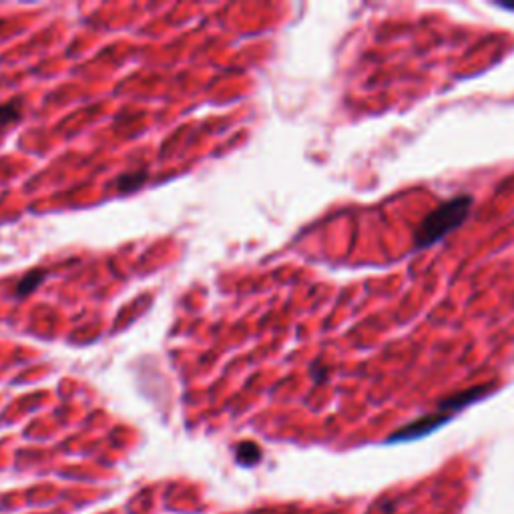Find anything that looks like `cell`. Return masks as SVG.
<instances>
[{
    "label": "cell",
    "mask_w": 514,
    "mask_h": 514,
    "mask_svg": "<svg viewBox=\"0 0 514 514\" xmlns=\"http://www.w3.org/2000/svg\"><path fill=\"white\" fill-rule=\"evenodd\" d=\"M470 207H472V197L460 195V197L442 203L432 213H428L416 231V247L424 249V247L434 246L442 237H446L452 229H456L468 217Z\"/></svg>",
    "instance_id": "1"
},
{
    "label": "cell",
    "mask_w": 514,
    "mask_h": 514,
    "mask_svg": "<svg viewBox=\"0 0 514 514\" xmlns=\"http://www.w3.org/2000/svg\"><path fill=\"white\" fill-rule=\"evenodd\" d=\"M484 392L486 388H472L468 392H462L458 396H454V398H448L442 402V414H430V416H424V418H420L418 422H412L410 426H406L404 430L400 432H396L394 436H392V442H396V440H412V438H418V436H424L428 432H432L434 428H438L440 424H444L446 420H450V416L454 410H460V408H464L466 404L474 402L476 398H481L484 396Z\"/></svg>",
    "instance_id": "2"
},
{
    "label": "cell",
    "mask_w": 514,
    "mask_h": 514,
    "mask_svg": "<svg viewBox=\"0 0 514 514\" xmlns=\"http://www.w3.org/2000/svg\"><path fill=\"white\" fill-rule=\"evenodd\" d=\"M235 460L241 466H256L257 462L261 460V448L257 446L256 442H251V440L239 442L235 446Z\"/></svg>",
    "instance_id": "3"
},
{
    "label": "cell",
    "mask_w": 514,
    "mask_h": 514,
    "mask_svg": "<svg viewBox=\"0 0 514 514\" xmlns=\"http://www.w3.org/2000/svg\"><path fill=\"white\" fill-rule=\"evenodd\" d=\"M46 278V271H41V269H34L31 273H26L23 280L16 283V288H14V293L19 295V298H24V295H28V293H33L36 290V285L38 283H43V280Z\"/></svg>",
    "instance_id": "4"
},
{
    "label": "cell",
    "mask_w": 514,
    "mask_h": 514,
    "mask_svg": "<svg viewBox=\"0 0 514 514\" xmlns=\"http://www.w3.org/2000/svg\"><path fill=\"white\" fill-rule=\"evenodd\" d=\"M147 181V173L145 171H131V173H125L119 177V191L121 193H131V191L139 189L143 183Z\"/></svg>",
    "instance_id": "5"
},
{
    "label": "cell",
    "mask_w": 514,
    "mask_h": 514,
    "mask_svg": "<svg viewBox=\"0 0 514 514\" xmlns=\"http://www.w3.org/2000/svg\"><path fill=\"white\" fill-rule=\"evenodd\" d=\"M21 117H23V109H21V101H19V99L0 105V127H2V125L14 123V121H19Z\"/></svg>",
    "instance_id": "6"
},
{
    "label": "cell",
    "mask_w": 514,
    "mask_h": 514,
    "mask_svg": "<svg viewBox=\"0 0 514 514\" xmlns=\"http://www.w3.org/2000/svg\"><path fill=\"white\" fill-rule=\"evenodd\" d=\"M253 514H288V513H276V510H257Z\"/></svg>",
    "instance_id": "7"
}]
</instances>
